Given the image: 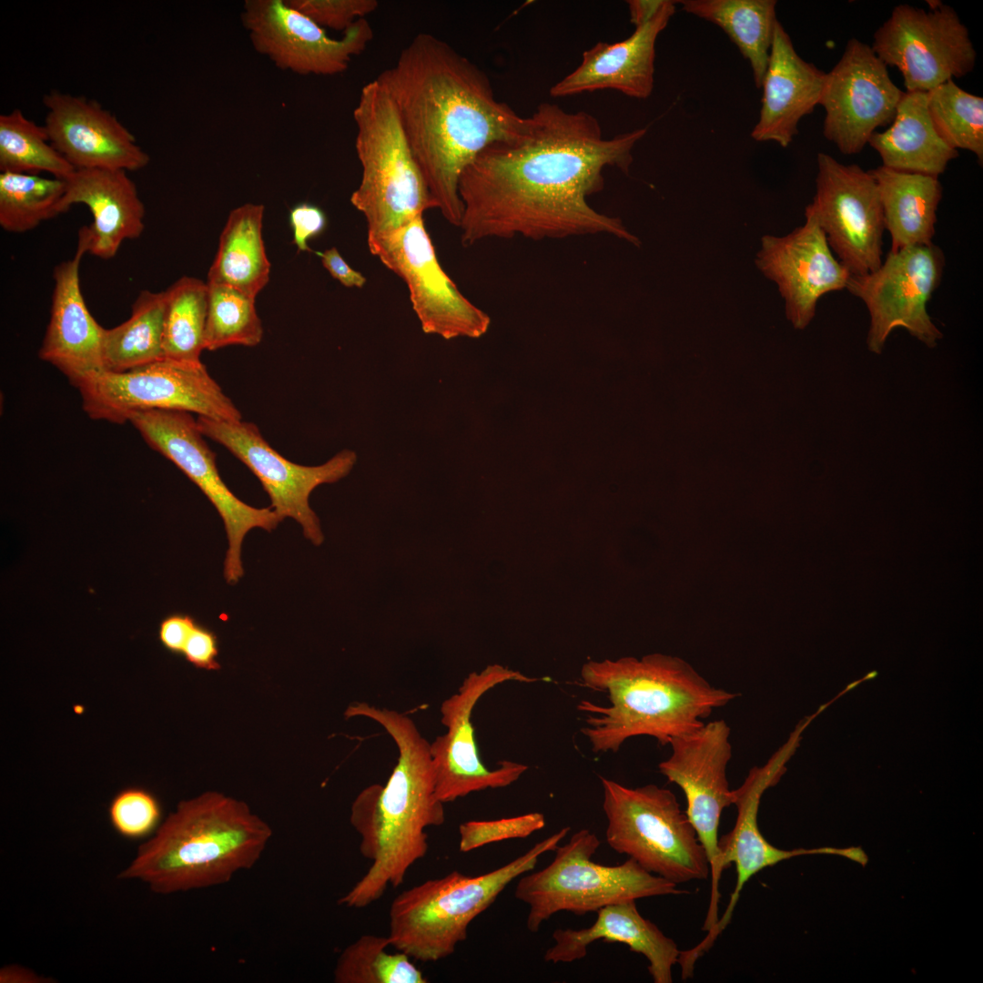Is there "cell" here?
<instances>
[{
  "label": "cell",
  "mask_w": 983,
  "mask_h": 983,
  "mask_svg": "<svg viewBox=\"0 0 983 983\" xmlns=\"http://www.w3.org/2000/svg\"><path fill=\"white\" fill-rule=\"evenodd\" d=\"M646 131L605 138L590 113L540 104L520 136L488 146L462 172V245L609 234L640 246L620 218L598 212L588 198L603 188L607 167L628 173L633 148Z\"/></svg>",
  "instance_id": "obj_1"
},
{
  "label": "cell",
  "mask_w": 983,
  "mask_h": 983,
  "mask_svg": "<svg viewBox=\"0 0 983 983\" xmlns=\"http://www.w3.org/2000/svg\"><path fill=\"white\" fill-rule=\"evenodd\" d=\"M436 208L460 227L466 167L488 146L517 137L527 117L498 101L487 75L444 40L420 33L380 76Z\"/></svg>",
  "instance_id": "obj_2"
},
{
  "label": "cell",
  "mask_w": 983,
  "mask_h": 983,
  "mask_svg": "<svg viewBox=\"0 0 983 983\" xmlns=\"http://www.w3.org/2000/svg\"><path fill=\"white\" fill-rule=\"evenodd\" d=\"M354 713L380 725L399 751L386 785L367 786L351 806L350 820L360 836V851L372 864L338 903L362 908L379 900L389 885L403 883L410 867L428 852L425 829L441 826L445 813L435 794L430 743L415 723L404 714L364 702L355 705Z\"/></svg>",
  "instance_id": "obj_3"
},
{
  "label": "cell",
  "mask_w": 983,
  "mask_h": 983,
  "mask_svg": "<svg viewBox=\"0 0 983 983\" xmlns=\"http://www.w3.org/2000/svg\"><path fill=\"white\" fill-rule=\"evenodd\" d=\"M581 685L606 694L609 705L581 701V733L593 753H615L636 736H650L661 745L700 728L714 709L738 696L711 684L686 661L663 654L641 659L589 661L581 670Z\"/></svg>",
  "instance_id": "obj_4"
},
{
  "label": "cell",
  "mask_w": 983,
  "mask_h": 983,
  "mask_svg": "<svg viewBox=\"0 0 983 983\" xmlns=\"http://www.w3.org/2000/svg\"><path fill=\"white\" fill-rule=\"evenodd\" d=\"M272 834L245 802L208 791L180 802L118 878L162 895L224 885L257 864Z\"/></svg>",
  "instance_id": "obj_5"
},
{
  "label": "cell",
  "mask_w": 983,
  "mask_h": 983,
  "mask_svg": "<svg viewBox=\"0 0 983 983\" xmlns=\"http://www.w3.org/2000/svg\"><path fill=\"white\" fill-rule=\"evenodd\" d=\"M570 830L562 827L489 873L471 877L455 870L402 891L390 907L388 937L391 947L422 962L451 956L467 938L471 922L511 882L534 869L542 854L554 851Z\"/></svg>",
  "instance_id": "obj_6"
},
{
  "label": "cell",
  "mask_w": 983,
  "mask_h": 983,
  "mask_svg": "<svg viewBox=\"0 0 983 983\" xmlns=\"http://www.w3.org/2000/svg\"><path fill=\"white\" fill-rule=\"evenodd\" d=\"M353 118L361 178L350 203L365 217L370 241L436 206L403 133L393 97L380 76L362 87Z\"/></svg>",
  "instance_id": "obj_7"
},
{
  "label": "cell",
  "mask_w": 983,
  "mask_h": 983,
  "mask_svg": "<svg viewBox=\"0 0 983 983\" xmlns=\"http://www.w3.org/2000/svg\"><path fill=\"white\" fill-rule=\"evenodd\" d=\"M600 844L594 833L581 829L556 847L547 866L521 876L514 895L529 907V931L537 932L560 911L582 916L616 903L687 892L632 858L615 866L593 861Z\"/></svg>",
  "instance_id": "obj_8"
},
{
  "label": "cell",
  "mask_w": 983,
  "mask_h": 983,
  "mask_svg": "<svg viewBox=\"0 0 983 983\" xmlns=\"http://www.w3.org/2000/svg\"><path fill=\"white\" fill-rule=\"evenodd\" d=\"M606 842L646 871L676 885L706 879V853L675 795L648 784L628 787L600 776Z\"/></svg>",
  "instance_id": "obj_9"
},
{
  "label": "cell",
  "mask_w": 983,
  "mask_h": 983,
  "mask_svg": "<svg viewBox=\"0 0 983 983\" xmlns=\"http://www.w3.org/2000/svg\"><path fill=\"white\" fill-rule=\"evenodd\" d=\"M77 389L93 420L121 424L149 410H183L225 421L241 413L208 374L205 365L163 358L123 372L101 370Z\"/></svg>",
  "instance_id": "obj_10"
},
{
  "label": "cell",
  "mask_w": 983,
  "mask_h": 983,
  "mask_svg": "<svg viewBox=\"0 0 983 983\" xmlns=\"http://www.w3.org/2000/svg\"><path fill=\"white\" fill-rule=\"evenodd\" d=\"M128 421L145 441L181 470L207 496L220 515L228 537L223 575L236 584L244 575L241 546L254 528L271 532L283 520L271 508H255L239 500L221 479L211 451L190 412L169 410L137 411Z\"/></svg>",
  "instance_id": "obj_11"
},
{
  "label": "cell",
  "mask_w": 983,
  "mask_h": 983,
  "mask_svg": "<svg viewBox=\"0 0 983 983\" xmlns=\"http://www.w3.org/2000/svg\"><path fill=\"white\" fill-rule=\"evenodd\" d=\"M928 5V10L895 6L874 34L872 49L887 66L900 71L906 92L927 93L965 76L976 63L968 30L957 12L940 1Z\"/></svg>",
  "instance_id": "obj_12"
},
{
  "label": "cell",
  "mask_w": 983,
  "mask_h": 983,
  "mask_svg": "<svg viewBox=\"0 0 983 983\" xmlns=\"http://www.w3.org/2000/svg\"><path fill=\"white\" fill-rule=\"evenodd\" d=\"M944 268V252L930 243L890 250L875 271L849 277L846 289L869 312L870 351L880 354L897 328L906 329L928 348L937 346L943 334L931 320L927 304L940 284Z\"/></svg>",
  "instance_id": "obj_13"
},
{
  "label": "cell",
  "mask_w": 983,
  "mask_h": 983,
  "mask_svg": "<svg viewBox=\"0 0 983 983\" xmlns=\"http://www.w3.org/2000/svg\"><path fill=\"white\" fill-rule=\"evenodd\" d=\"M731 729L723 720L704 724L694 732L670 741L671 755L658 765L660 773L678 785L686 799L685 814L694 826L710 865L711 897L704 928L718 921V829L722 813L734 804L726 767L732 757Z\"/></svg>",
  "instance_id": "obj_14"
},
{
  "label": "cell",
  "mask_w": 983,
  "mask_h": 983,
  "mask_svg": "<svg viewBox=\"0 0 983 983\" xmlns=\"http://www.w3.org/2000/svg\"><path fill=\"white\" fill-rule=\"evenodd\" d=\"M367 243L370 252L407 285L425 333L451 339L479 338L487 331L489 316L459 290L441 268L423 216Z\"/></svg>",
  "instance_id": "obj_15"
},
{
  "label": "cell",
  "mask_w": 983,
  "mask_h": 983,
  "mask_svg": "<svg viewBox=\"0 0 983 983\" xmlns=\"http://www.w3.org/2000/svg\"><path fill=\"white\" fill-rule=\"evenodd\" d=\"M816 194L805 214L812 216L851 276L866 275L882 264L885 230L877 183L869 171L818 153Z\"/></svg>",
  "instance_id": "obj_16"
},
{
  "label": "cell",
  "mask_w": 983,
  "mask_h": 983,
  "mask_svg": "<svg viewBox=\"0 0 983 983\" xmlns=\"http://www.w3.org/2000/svg\"><path fill=\"white\" fill-rule=\"evenodd\" d=\"M197 424L204 436L228 449L257 476L269 496L271 508L282 520L296 521L314 545L323 542L319 520L309 503V495L319 485L347 476L357 461L354 451L343 450L322 465L304 466L280 455L252 422L198 416Z\"/></svg>",
  "instance_id": "obj_17"
},
{
  "label": "cell",
  "mask_w": 983,
  "mask_h": 983,
  "mask_svg": "<svg viewBox=\"0 0 983 983\" xmlns=\"http://www.w3.org/2000/svg\"><path fill=\"white\" fill-rule=\"evenodd\" d=\"M540 680L491 664L480 673H471L458 692L441 703V722L447 732L430 743L439 800L445 804L473 792L506 787L528 770V765L509 760L489 769L479 755L471 714L480 698L495 686L510 681L530 684Z\"/></svg>",
  "instance_id": "obj_18"
},
{
  "label": "cell",
  "mask_w": 983,
  "mask_h": 983,
  "mask_svg": "<svg viewBox=\"0 0 983 983\" xmlns=\"http://www.w3.org/2000/svg\"><path fill=\"white\" fill-rule=\"evenodd\" d=\"M241 22L258 54L281 70L303 76L346 71L373 37L371 25L361 18L341 38H330L323 27L285 0H246Z\"/></svg>",
  "instance_id": "obj_19"
},
{
  "label": "cell",
  "mask_w": 983,
  "mask_h": 983,
  "mask_svg": "<svg viewBox=\"0 0 983 983\" xmlns=\"http://www.w3.org/2000/svg\"><path fill=\"white\" fill-rule=\"evenodd\" d=\"M905 92L867 44L852 38L826 73L819 105L824 137L846 155L862 151L877 127L890 125Z\"/></svg>",
  "instance_id": "obj_20"
},
{
  "label": "cell",
  "mask_w": 983,
  "mask_h": 983,
  "mask_svg": "<svg viewBox=\"0 0 983 983\" xmlns=\"http://www.w3.org/2000/svg\"><path fill=\"white\" fill-rule=\"evenodd\" d=\"M801 732L794 730L788 740L761 766L752 767L743 784L734 789V804L737 809L734 827L718 840L719 866L722 872L735 864L736 883L723 917L708 931L695 950L703 954L713 945L717 936L731 919L740 893L747 881L765 867L780 861L804 854L836 853L856 860L859 849L836 850L819 848L812 850H782L772 846L760 832L757 816L760 801L765 791L774 786L785 771V764L799 746Z\"/></svg>",
  "instance_id": "obj_21"
},
{
  "label": "cell",
  "mask_w": 983,
  "mask_h": 983,
  "mask_svg": "<svg viewBox=\"0 0 983 983\" xmlns=\"http://www.w3.org/2000/svg\"><path fill=\"white\" fill-rule=\"evenodd\" d=\"M804 225L783 237L765 235L755 265L775 282L785 300V315L798 329L813 319L825 294L843 290L851 276L836 259L816 219L805 214Z\"/></svg>",
  "instance_id": "obj_22"
},
{
  "label": "cell",
  "mask_w": 983,
  "mask_h": 983,
  "mask_svg": "<svg viewBox=\"0 0 983 983\" xmlns=\"http://www.w3.org/2000/svg\"><path fill=\"white\" fill-rule=\"evenodd\" d=\"M43 101L49 140L75 169L127 172L148 165L135 136L96 100L53 90Z\"/></svg>",
  "instance_id": "obj_23"
},
{
  "label": "cell",
  "mask_w": 983,
  "mask_h": 983,
  "mask_svg": "<svg viewBox=\"0 0 983 983\" xmlns=\"http://www.w3.org/2000/svg\"><path fill=\"white\" fill-rule=\"evenodd\" d=\"M675 12V2L664 4L647 23L619 42H598L583 54L581 64L550 89L553 97L613 89L637 99L654 88L655 44Z\"/></svg>",
  "instance_id": "obj_24"
},
{
  "label": "cell",
  "mask_w": 983,
  "mask_h": 983,
  "mask_svg": "<svg viewBox=\"0 0 983 983\" xmlns=\"http://www.w3.org/2000/svg\"><path fill=\"white\" fill-rule=\"evenodd\" d=\"M86 253L85 246L77 241L75 256L54 269L50 319L38 353L41 360L58 369L76 388L88 377L104 370V328L89 312L80 288L79 268Z\"/></svg>",
  "instance_id": "obj_25"
},
{
  "label": "cell",
  "mask_w": 983,
  "mask_h": 983,
  "mask_svg": "<svg viewBox=\"0 0 983 983\" xmlns=\"http://www.w3.org/2000/svg\"><path fill=\"white\" fill-rule=\"evenodd\" d=\"M65 181L61 213L75 204H84L93 216L92 223L78 232L86 253L109 259L126 239L143 233L145 207L127 171L76 169Z\"/></svg>",
  "instance_id": "obj_26"
},
{
  "label": "cell",
  "mask_w": 983,
  "mask_h": 983,
  "mask_svg": "<svg viewBox=\"0 0 983 983\" xmlns=\"http://www.w3.org/2000/svg\"><path fill=\"white\" fill-rule=\"evenodd\" d=\"M826 73L804 60L777 20L762 81V106L751 137L787 147L798 123L819 105Z\"/></svg>",
  "instance_id": "obj_27"
},
{
  "label": "cell",
  "mask_w": 983,
  "mask_h": 983,
  "mask_svg": "<svg viewBox=\"0 0 983 983\" xmlns=\"http://www.w3.org/2000/svg\"><path fill=\"white\" fill-rule=\"evenodd\" d=\"M594 923L584 928H558L552 934L554 944L544 954L547 962L570 963L587 955L588 947L596 940L623 943L631 951L642 954L648 961V971L654 983H672L673 968L678 963L681 950L659 927L644 918L634 900L602 907Z\"/></svg>",
  "instance_id": "obj_28"
},
{
  "label": "cell",
  "mask_w": 983,
  "mask_h": 983,
  "mask_svg": "<svg viewBox=\"0 0 983 983\" xmlns=\"http://www.w3.org/2000/svg\"><path fill=\"white\" fill-rule=\"evenodd\" d=\"M867 144L879 154L883 167L902 172L938 177L958 157L937 132L924 92H905L890 127L876 131Z\"/></svg>",
  "instance_id": "obj_29"
},
{
  "label": "cell",
  "mask_w": 983,
  "mask_h": 983,
  "mask_svg": "<svg viewBox=\"0 0 983 983\" xmlns=\"http://www.w3.org/2000/svg\"><path fill=\"white\" fill-rule=\"evenodd\" d=\"M869 172L878 188L885 229L891 238L890 250L933 243L937 210L942 198L938 177L883 166Z\"/></svg>",
  "instance_id": "obj_30"
},
{
  "label": "cell",
  "mask_w": 983,
  "mask_h": 983,
  "mask_svg": "<svg viewBox=\"0 0 983 983\" xmlns=\"http://www.w3.org/2000/svg\"><path fill=\"white\" fill-rule=\"evenodd\" d=\"M264 206L246 203L229 213L219 238L208 283L225 285L251 297L269 280L270 263L262 238Z\"/></svg>",
  "instance_id": "obj_31"
},
{
  "label": "cell",
  "mask_w": 983,
  "mask_h": 983,
  "mask_svg": "<svg viewBox=\"0 0 983 983\" xmlns=\"http://www.w3.org/2000/svg\"><path fill=\"white\" fill-rule=\"evenodd\" d=\"M684 12L719 26L748 60L761 87L777 21L775 0H684Z\"/></svg>",
  "instance_id": "obj_32"
},
{
  "label": "cell",
  "mask_w": 983,
  "mask_h": 983,
  "mask_svg": "<svg viewBox=\"0 0 983 983\" xmlns=\"http://www.w3.org/2000/svg\"><path fill=\"white\" fill-rule=\"evenodd\" d=\"M165 292L141 290L125 322L102 334L103 369L123 372L164 358L162 337Z\"/></svg>",
  "instance_id": "obj_33"
},
{
  "label": "cell",
  "mask_w": 983,
  "mask_h": 983,
  "mask_svg": "<svg viewBox=\"0 0 983 983\" xmlns=\"http://www.w3.org/2000/svg\"><path fill=\"white\" fill-rule=\"evenodd\" d=\"M164 358L200 363L208 315V284L184 276L165 291Z\"/></svg>",
  "instance_id": "obj_34"
},
{
  "label": "cell",
  "mask_w": 983,
  "mask_h": 983,
  "mask_svg": "<svg viewBox=\"0 0 983 983\" xmlns=\"http://www.w3.org/2000/svg\"><path fill=\"white\" fill-rule=\"evenodd\" d=\"M0 170L35 175L47 172L65 180L76 169L53 147L45 127L15 108L0 116Z\"/></svg>",
  "instance_id": "obj_35"
},
{
  "label": "cell",
  "mask_w": 983,
  "mask_h": 983,
  "mask_svg": "<svg viewBox=\"0 0 983 983\" xmlns=\"http://www.w3.org/2000/svg\"><path fill=\"white\" fill-rule=\"evenodd\" d=\"M64 179L35 174L0 173V226L12 233L34 229L61 214Z\"/></svg>",
  "instance_id": "obj_36"
},
{
  "label": "cell",
  "mask_w": 983,
  "mask_h": 983,
  "mask_svg": "<svg viewBox=\"0 0 983 983\" xmlns=\"http://www.w3.org/2000/svg\"><path fill=\"white\" fill-rule=\"evenodd\" d=\"M389 937L364 935L340 953L335 983H427L423 973L401 952L389 953Z\"/></svg>",
  "instance_id": "obj_37"
},
{
  "label": "cell",
  "mask_w": 983,
  "mask_h": 983,
  "mask_svg": "<svg viewBox=\"0 0 983 983\" xmlns=\"http://www.w3.org/2000/svg\"><path fill=\"white\" fill-rule=\"evenodd\" d=\"M927 105L938 135L954 149H966L983 161V98L960 88L953 79L927 93Z\"/></svg>",
  "instance_id": "obj_38"
},
{
  "label": "cell",
  "mask_w": 983,
  "mask_h": 983,
  "mask_svg": "<svg viewBox=\"0 0 983 983\" xmlns=\"http://www.w3.org/2000/svg\"><path fill=\"white\" fill-rule=\"evenodd\" d=\"M207 284L205 350H216L229 345L253 347L260 343L263 329L255 298L228 286Z\"/></svg>",
  "instance_id": "obj_39"
},
{
  "label": "cell",
  "mask_w": 983,
  "mask_h": 983,
  "mask_svg": "<svg viewBox=\"0 0 983 983\" xmlns=\"http://www.w3.org/2000/svg\"><path fill=\"white\" fill-rule=\"evenodd\" d=\"M109 817L119 835L131 839L142 838L157 828L160 808L156 798L147 791L127 788L112 800Z\"/></svg>",
  "instance_id": "obj_40"
},
{
  "label": "cell",
  "mask_w": 983,
  "mask_h": 983,
  "mask_svg": "<svg viewBox=\"0 0 983 983\" xmlns=\"http://www.w3.org/2000/svg\"><path fill=\"white\" fill-rule=\"evenodd\" d=\"M544 826L545 817L540 812L494 820L467 821L459 826V849L466 853L492 843L525 838Z\"/></svg>",
  "instance_id": "obj_41"
},
{
  "label": "cell",
  "mask_w": 983,
  "mask_h": 983,
  "mask_svg": "<svg viewBox=\"0 0 983 983\" xmlns=\"http://www.w3.org/2000/svg\"><path fill=\"white\" fill-rule=\"evenodd\" d=\"M321 27L343 33L358 20L374 12L376 0H285Z\"/></svg>",
  "instance_id": "obj_42"
},
{
  "label": "cell",
  "mask_w": 983,
  "mask_h": 983,
  "mask_svg": "<svg viewBox=\"0 0 983 983\" xmlns=\"http://www.w3.org/2000/svg\"><path fill=\"white\" fill-rule=\"evenodd\" d=\"M289 224L293 233V243L299 252H313L309 241L324 232L328 221L324 211L318 206L301 202L289 210Z\"/></svg>",
  "instance_id": "obj_43"
},
{
  "label": "cell",
  "mask_w": 983,
  "mask_h": 983,
  "mask_svg": "<svg viewBox=\"0 0 983 983\" xmlns=\"http://www.w3.org/2000/svg\"><path fill=\"white\" fill-rule=\"evenodd\" d=\"M182 654L198 668L218 670V646L217 635L209 629L197 623L188 636Z\"/></svg>",
  "instance_id": "obj_44"
},
{
  "label": "cell",
  "mask_w": 983,
  "mask_h": 983,
  "mask_svg": "<svg viewBox=\"0 0 983 983\" xmlns=\"http://www.w3.org/2000/svg\"><path fill=\"white\" fill-rule=\"evenodd\" d=\"M197 625L187 614L174 613L166 617L159 625V640L166 649L182 654L186 642Z\"/></svg>",
  "instance_id": "obj_45"
},
{
  "label": "cell",
  "mask_w": 983,
  "mask_h": 983,
  "mask_svg": "<svg viewBox=\"0 0 983 983\" xmlns=\"http://www.w3.org/2000/svg\"><path fill=\"white\" fill-rule=\"evenodd\" d=\"M315 254L320 258L323 267L329 274L343 286L360 289L366 284V278L353 269L335 247L322 252L315 251Z\"/></svg>",
  "instance_id": "obj_46"
},
{
  "label": "cell",
  "mask_w": 983,
  "mask_h": 983,
  "mask_svg": "<svg viewBox=\"0 0 983 983\" xmlns=\"http://www.w3.org/2000/svg\"><path fill=\"white\" fill-rule=\"evenodd\" d=\"M665 0H630L627 2L631 23L635 27L651 20L659 11Z\"/></svg>",
  "instance_id": "obj_47"
},
{
  "label": "cell",
  "mask_w": 983,
  "mask_h": 983,
  "mask_svg": "<svg viewBox=\"0 0 983 983\" xmlns=\"http://www.w3.org/2000/svg\"><path fill=\"white\" fill-rule=\"evenodd\" d=\"M0 981L3 982H18V983H39L47 982L46 978H42L36 975L31 970L19 967V966H8L1 969Z\"/></svg>",
  "instance_id": "obj_48"
}]
</instances>
